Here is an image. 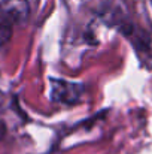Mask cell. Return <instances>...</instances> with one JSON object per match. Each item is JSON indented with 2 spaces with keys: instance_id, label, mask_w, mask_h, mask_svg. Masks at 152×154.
<instances>
[{
  "instance_id": "obj_3",
  "label": "cell",
  "mask_w": 152,
  "mask_h": 154,
  "mask_svg": "<svg viewBox=\"0 0 152 154\" xmlns=\"http://www.w3.org/2000/svg\"><path fill=\"white\" fill-rule=\"evenodd\" d=\"M10 36H12V27L0 20V45L6 44L10 39Z\"/></svg>"
},
{
  "instance_id": "obj_2",
  "label": "cell",
  "mask_w": 152,
  "mask_h": 154,
  "mask_svg": "<svg viewBox=\"0 0 152 154\" xmlns=\"http://www.w3.org/2000/svg\"><path fill=\"white\" fill-rule=\"evenodd\" d=\"M79 85L75 84H69L64 81H55L54 82V99L60 100V102H73L76 100V97L79 96Z\"/></svg>"
},
{
  "instance_id": "obj_4",
  "label": "cell",
  "mask_w": 152,
  "mask_h": 154,
  "mask_svg": "<svg viewBox=\"0 0 152 154\" xmlns=\"http://www.w3.org/2000/svg\"><path fill=\"white\" fill-rule=\"evenodd\" d=\"M4 135V126L0 123V139H1V136Z\"/></svg>"
},
{
  "instance_id": "obj_1",
  "label": "cell",
  "mask_w": 152,
  "mask_h": 154,
  "mask_svg": "<svg viewBox=\"0 0 152 154\" xmlns=\"http://www.w3.org/2000/svg\"><path fill=\"white\" fill-rule=\"evenodd\" d=\"M28 0H0V20L13 27L28 18Z\"/></svg>"
}]
</instances>
